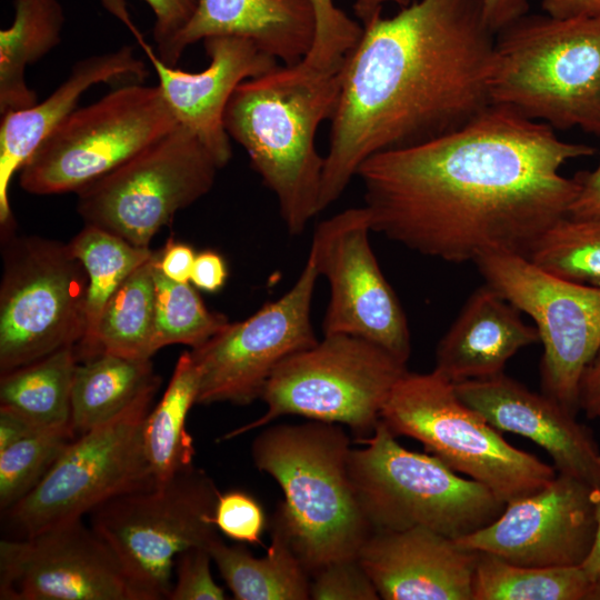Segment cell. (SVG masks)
Instances as JSON below:
<instances>
[{
  "instance_id": "7dc6e473",
  "label": "cell",
  "mask_w": 600,
  "mask_h": 600,
  "mask_svg": "<svg viewBox=\"0 0 600 600\" xmlns=\"http://www.w3.org/2000/svg\"><path fill=\"white\" fill-rule=\"evenodd\" d=\"M39 430L21 414L0 408V451Z\"/></svg>"
},
{
  "instance_id": "2e32d148",
  "label": "cell",
  "mask_w": 600,
  "mask_h": 600,
  "mask_svg": "<svg viewBox=\"0 0 600 600\" xmlns=\"http://www.w3.org/2000/svg\"><path fill=\"white\" fill-rule=\"evenodd\" d=\"M370 232L364 207L341 211L314 229L308 257L330 287L322 331L364 338L407 363L411 352L407 317L379 267Z\"/></svg>"
},
{
  "instance_id": "f907efd6",
  "label": "cell",
  "mask_w": 600,
  "mask_h": 600,
  "mask_svg": "<svg viewBox=\"0 0 600 600\" xmlns=\"http://www.w3.org/2000/svg\"><path fill=\"white\" fill-rule=\"evenodd\" d=\"M599 418H600V416H599Z\"/></svg>"
},
{
  "instance_id": "ba28073f",
  "label": "cell",
  "mask_w": 600,
  "mask_h": 600,
  "mask_svg": "<svg viewBox=\"0 0 600 600\" xmlns=\"http://www.w3.org/2000/svg\"><path fill=\"white\" fill-rule=\"evenodd\" d=\"M220 492L191 466L150 489L117 496L90 512V526L120 561L136 600L169 599L177 557L221 539Z\"/></svg>"
},
{
  "instance_id": "b9f144b4",
  "label": "cell",
  "mask_w": 600,
  "mask_h": 600,
  "mask_svg": "<svg viewBox=\"0 0 600 600\" xmlns=\"http://www.w3.org/2000/svg\"><path fill=\"white\" fill-rule=\"evenodd\" d=\"M228 270L223 258L211 250L196 256L191 282L200 290L216 292L226 283Z\"/></svg>"
},
{
  "instance_id": "f1b7e54d",
  "label": "cell",
  "mask_w": 600,
  "mask_h": 600,
  "mask_svg": "<svg viewBox=\"0 0 600 600\" xmlns=\"http://www.w3.org/2000/svg\"><path fill=\"white\" fill-rule=\"evenodd\" d=\"M198 372L190 351L180 354L169 384L143 426V446L156 484L193 466V439L187 417L197 403Z\"/></svg>"
},
{
  "instance_id": "5bb4252c",
  "label": "cell",
  "mask_w": 600,
  "mask_h": 600,
  "mask_svg": "<svg viewBox=\"0 0 600 600\" xmlns=\"http://www.w3.org/2000/svg\"><path fill=\"white\" fill-rule=\"evenodd\" d=\"M473 262L487 284L534 321L542 393L577 416L582 372L600 349V287L557 278L512 253Z\"/></svg>"
},
{
  "instance_id": "836d02e7",
  "label": "cell",
  "mask_w": 600,
  "mask_h": 600,
  "mask_svg": "<svg viewBox=\"0 0 600 600\" xmlns=\"http://www.w3.org/2000/svg\"><path fill=\"white\" fill-rule=\"evenodd\" d=\"M527 259L557 278L600 287V218L560 219L538 239Z\"/></svg>"
},
{
  "instance_id": "52a82bcc",
  "label": "cell",
  "mask_w": 600,
  "mask_h": 600,
  "mask_svg": "<svg viewBox=\"0 0 600 600\" xmlns=\"http://www.w3.org/2000/svg\"><path fill=\"white\" fill-rule=\"evenodd\" d=\"M380 420L396 437L418 440L428 453L506 503L541 490L556 478L553 467L506 441L434 369L407 370L387 398Z\"/></svg>"
},
{
  "instance_id": "d4e9b609",
  "label": "cell",
  "mask_w": 600,
  "mask_h": 600,
  "mask_svg": "<svg viewBox=\"0 0 600 600\" xmlns=\"http://www.w3.org/2000/svg\"><path fill=\"white\" fill-rule=\"evenodd\" d=\"M209 551L238 600L311 599V576L274 517L266 556L254 557L243 546H227L222 539L213 542Z\"/></svg>"
},
{
  "instance_id": "30bf717a",
  "label": "cell",
  "mask_w": 600,
  "mask_h": 600,
  "mask_svg": "<svg viewBox=\"0 0 600 600\" xmlns=\"http://www.w3.org/2000/svg\"><path fill=\"white\" fill-rule=\"evenodd\" d=\"M159 386L153 383L122 412L77 436L36 488L3 511L18 538L82 519L117 496L156 486L143 426Z\"/></svg>"
},
{
  "instance_id": "ab89813d",
  "label": "cell",
  "mask_w": 600,
  "mask_h": 600,
  "mask_svg": "<svg viewBox=\"0 0 600 600\" xmlns=\"http://www.w3.org/2000/svg\"><path fill=\"white\" fill-rule=\"evenodd\" d=\"M154 16L153 39L156 52L163 61L169 50L193 16L198 0H143Z\"/></svg>"
},
{
  "instance_id": "1f68e13d",
  "label": "cell",
  "mask_w": 600,
  "mask_h": 600,
  "mask_svg": "<svg viewBox=\"0 0 600 600\" xmlns=\"http://www.w3.org/2000/svg\"><path fill=\"white\" fill-rule=\"evenodd\" d=\"M154 257L156 252L123 281L108 301L98 327L97 356L108 353L150 359L156 352Z\"/></svg>"
},
{
  "instance_id": "277c9868",
  "label": "cell",
  "mask_w": 600,
  "mask_h": 600,
  "mask_svg": "<svg viewBox=\"0 0 600 600\" xmlns=\"http://www.w3.org/2000/svg\"><path fill=\"white\" fill-rule=\"evenodd\" d=\"M351 449L341 424L316 420L267 427L251 446L256 468L283 492L273 517L311 577L358 558L373 532L350 479Z\"/></svg>"
},
{
  "instance_id": "74e56055",
  "label": "cell",
  "mask_w": 600,
  "mask_h": 600,
  "mask_svg": "<svg viewBox=\"0 0 600 600\" xmlns=\"http://www.w3.org/2000/svg\"><path fill=\"white\" fill-rule=\"evenodd\" d=\"M219 532L238 542L259 544L267 520L261 504L244 491L220 493L213 516Z\"/></svg>"
},
{
  "instance_id": "d590c367",
  "label": "cell",
  "mask_w": 600,
  "mask_h": 600,
  "mask_svg": "<svg viewBox=\"0 0 600 600\" xmlns=\"http://www.w3.org/2000/svg\"><path fill=\"white\" fill-rule=\"evenodd\" d=\"M311 1L316 17V33L312 47L301 62L319 70L339 67L358 43L363 28L340 10L333 0Z\"/></svg>"
},
{
  "instance_id": "bcb514c9",
  "label": "cell",
  "mask_w": 600,
  "mask_h": 600,
  "mask_svg": "<svg viewBox=\"0 0 600 600\" xmlns=\"http://www.w3.org/2000/svg\"><path fill=\"white\" fill-rule=\"evenodd\" d=\"M543 11L559 19L600 18V0H540Z\"/></svg>"
},
{
  "instance_id": "e575fe53",
  "label": "cell",
  "mask_w": 600,
  "mask_h": 600,
  "mask_svg": "<svg viewBox=\"0 0 600 600\" xmlns=\"http://www.w3.org/2000/svg\"><path fill=\"white\" fill-rule=\"evenodd\" d=\"M76 437L71 424L41 429L0 451L2 512L36 488Z\"/></svg>"
},
{
  "instance_id": "4fadbf2b",
  "label": "cell",
  "mask_w": 600,
  "mask_h": 600,
  "mask_svg": "<svg viewBox=\"0 0 600 600\" xmlns=\"http://www.w3.org/2000/svg\"><path fill=\"white\" fill-rule=\"evenodd\" d=\"M218 169L200 140L178 124L80 189L77 210L84 224L149 248L153 236L179 210L211 190Z\"/></svg>"
},
{
  "instance_id": "484cf974",
  "label": "cell",
  "mask_w": 600,
  "mask_h": 600,
  "mask_svg": "<svg viewBox=\"0 0 600 600\" xmlns=\"http://www.w3.org/2000/svg\"><path fill=\"white\" fill-rule=\"evenodd\" d=\"M10 27L0 31L1 116L37 103L28 87L26 68L59 44L64 24L58 0H14Z\"/></svg>"
},
{
  "instance_id": "9a60e30c",
  "label": "cell",
  "mask_w": 600,
  "mask_h": 600,
  "mask_svg": "<svg viewBox=\"0 0 600 600\" xmlns=\"http://www.w3.org/2000/svg\"><path fill=\"white\" fill-rule=\"evenodd\" d=\"M319 274L307 262L293 286L243 321L228 323L190 351L198 372L197 403L249 404L261 399L274 369L318 342L311 303Z\"/></svg>"
},
{
  "instance_id": "83f0119b",
  "label": "cell",
  "mask_w": 600,
  "mask_h": 600,
  "mask_svg": "<svg viewBox=\"0 0 600 600\" xmlns=\"http://www.w3.org/2000/svg\"><path fill=\"white\" fill-rule=\"evenodd\" d=\"M68 247L88 273L84 332L74 347L78 362H81L97 356L98 327L108 301L154 252L90 224H84Z\"/></svg>"
},
{
  "instance_id": "4dcf8cb0",
  "label": "cell",
  "mask_w": 600,
  "mask_h": 600,
  "mask_svg": "<svg viewBox=\"0 0 600 600\" xmlns=\"http://www.w3.org/2000/svg\"><path fill=\"white\" fill-rule=\"evenodd\" d=\"M77 364L74 347L70 346L1 373L0 408L21 414L41 429L70 424Z\"/></svg>"
},
{
  "instance_id": "7a4b0ae2",
  "label": "cell",
  "mask_w": 600,
  "mask_h": 600,
  "mask_svg": "<svg viewBox=\"0 0 600 600\" xmlns=\"http://www.w3.org/2000/svg\"><path fill=\"white\" fill-rule=\"evenodd\" d=\"M362 28L341 69L320 212L371 156L449 134L492 104L483 0H419Z\"/></svg>"
},
{
  "instance_id": "cb8c5ba5",
  "label": "cell",
  "mask_w": 600,
  "mask_h": 600,
  "mask_svg": "<svg viewBox=\"0 0 600 600\" xmlns=\"http://www.w3.org/2000/svg\"><path fill=\"white\" fill-rule=\"evenodd\" d=\"M540 341L536 326L489 284L478 288L439 341L434 370L453 384L503 373L521 348Z\"/></svg>"
},
{
  "instance_id": "ee69618b",
  "label": "cell",
  "mask_w": 600,
  "mask_h": 600,
  "mask_svg": "<svg viewBox=\"0 0 600 600\" xmlns=\"http://www.w3.org/2000/svg\"><path fill=\"white\" fill-rule=\"evenodd\" d=\"M579 408L589 419L600 416V349L582 372L579 383Z\"/></svg>"
},
{
  "instance_id": "8992f818",
  "label": "cell",
  "mask_w": 600,
  "mask_h": 600,
  "mask_svg": "<svg viewBox=\"0 0 600 600\" xmlns=\"http://www.w3.org/2000/svg\"><path fill=\"white\" fill-rule=\"evenodd\" d=\"M351 449L349 474L373 531L422 527L460 539L490 524L506 502L482 483L457 474L432 454L401 447L380 420Z\"/></svg>"
},
{
  "instance_id": "e0dca14e",
  "label": "cell",
  "mask_w": 600,
  "mask_h": 600,
  "mask_svg": "<svg viewBox=\"0 0 600 600\" xmlns=\"http://www.w3.org/2000/svg\"><path fill=\"white\" fill-rule=\"evenodd\" d=\"M2 600H136L111 548L82 519L0 542Z\"/></svg>"
},
{
  "instance_id": "3957f363",
  "label": "cell",
  "mask_w": 600,
  "mask_h": 600,
  "mask_svg": "<svg viewBox=\"0 0 600 600\" xmlns=\"http://www.w3.org/2000/svg\"><path fill=\"white\" fill-rule=\"evenodd\" d=\"M342 66L319 70L301 61L278 64L242 81L224 111L226 131L248 153L294 236L320 212L324 157L317 151L316 134L336 112Z\"/></svg>"
},
{
  "instance_id": "681fc988",
  "label": "cell",
  "mask_w": 600,
  "mask_h": 600,
  "mask_svg": "<svg viewBox=\"0 0 600 600\" xmlns=\"http://www.w3.org/2000/svg\"><path fill=\"white\" fill-rule=\"evenodd\" d=\"M362 2L364 3H368V4H382V3H386V2H394V1H399V0H361Z\"/></svg>"
},
{
  "instance_id": "4316f807",
  "label": "cell",
  "mask_w": 600,
  "mask_h": 600,
  "mask_svg": "<svg viewBox=\"0 0 600 600\" xmlns=\"http://www.w3.org/2000/svg\"><path fill=\"white\" fill-rule=\"evenodd\" d=\"M158 381L150 359L101 353L78 362L70 418L76 436L112 419Z\"/></svg>"
},
{
  "instance_id": "44dd1931",
  "label": "cell",
  "mask_w": 600,
  "mask_h": 600,
  "mask_svg": "<svg viewBox=\"0 0 600 600\" xmlns=\"http://www.w3.org/2000/svg\"><path fill=\"white\" fill-rule=\"evenodd\" d=\"M478 551L433 530L373 531L358 560L384 600H472Z\"/></svg>"
},
{
  "instance_id": "8fae6325",
  "label": "cell",
  "mask_w": 600,
  "mask_h": 600,
  "mask_svg": "<svg viewBox=\"0 0 600 600\" xmlns=\"http://www.w3.org/2000/svg\"><path fill=\"white\" fill-rule=\"evenodd\" d=\"M1 373L76 347L86 324L88 273L68 244L1 230Z\"/></svg>"
},
{
  "instance_id": "f35d334b",
  "label": "cell",
  "mask_w": 600,
  "mask_h": 600,
  "mask_svg": "<svg viewBox=\"0 0 600 600\" xmlns=\"http://www.w3.org/2000/svg\"><path fill=\"white\" fill-rule=\"evenodd\" d=\"M211 561L208 548L193 547L182 551L176 559V581L169 600L227 599L223 589L212 578Z\"/></svg>"
},
{
  "instance_id": "60d3db41",
  "label": "cell",
  "mask_w": 600,
  "mask_h": 600,
  "mask_svg": "<svg viewBox=\"0 0 600 600\" xmlns=\"http://www.w3.org/2000/svg\"><path fill=\"white\" fill-rule=\"evenodd\" d=\"M574 177L580 183V189L569 208L568 217L600 218V162L593 171H581Z\"/></svg>"
},
{
  "instance_id": "ffe728a7",
  "label": "cell",
  "mask_w": 600,
  "mask_h": 600,
  "mask_svg": "<svg viewBox=\"0 0 600 600\" xmlns=\"http://www.w3.org/2000/svg\"><path fill=\"white\" fill-rule=\"evenodd\" d=\"M459 398L500 431L532 440L559 473L600 486V450L576 414L544 393L530 391L504 373L454 384Z\"/></svg>"
},
{
  "instance_id": "f546056e",
  "label": "cell",
  "mask_w": 600,
  "mask_h": 600,
  "mask_svg": "<svg viewBox=\"0 0 600 600\" xmlns=\"http://www.w3.org/2000/svg\"><path fill=\"white\" fill-rule=\"evenodd\" d=\"M472 600H600L582 566L524 567L478 551Z\"/></svg>"
},
{
  "instance_id": "c3c4849f",
  "label": "cell",
  "mask_w": 600,
  "mask_h": 600,
  "mask_svg": "<svg viewBox=\"0 0 600 600\" xmlns=\"http://www.w3.org/2000/svg\"><path fill=\"white\" fill-rule=\"evenodd\" d=\"M591 499L597 522L596 539L588 558L581 566L590 577L600 579V486L592 488Z\"/></svg>"
},
{
  "instance_id": "f6af8a7d",
  "label": "cell",
  "mask_w": 600,
  "mask_h": 600,
  "mask_svg": "<svg viewBox=\"0 0 600 600\" xmlns=\"http://www.w3.org/2000/svg\"><path fill=\"white\" fill-rule=\"evenodd\" d=\"M484 16L494 33L529 11L528 0H483Z\"/></svg>"
},
{
  "instance_id": "d6986e66",
  "label": "cell",
  "mask_w": 600,
  "mask_h": 600,
  "mask_svg": "<svg viewBox=\"0 0 600 600\" xmlns=\"http://www.w3.org/2000/svg\"><path fill=\"white\" fill-rule=\"evenodd\" d=\"M132 31L158 76V87L179 124L189 129L210 152L219 168L232 156L224 128L227 104L244 80L261 76L278 66L249 39L217 36L203 40L210 62L199 72H188L164 63L114 0L104 1Z\"/></svg>"
},
{
  "instance_id": "7402d4cb",
  "label": "cell",
  "mask_w": 600,
  "mask_h": 600,
  "mask_svg": "<svg viewBox=\"0 0 600 600\" xmlns=\"http://www.w3.org/2000/svg\"><path fill=\"white\" fill-rule=\"evenodd\" d=\"M149 74L132 47L90 56L76 62L68 78L43 101L2 116L0 126V224L13 227L9 186L48 134L77 108L91 87L118 80L142 82Z\"/></svg>"
},
{
  "instance_id": "ac0fdd59",
  "label": "cell",
  "mask_w": 600,
  "mask_h": 600,
  "mask_svg": "<svg viewBox=\"0 0 600 600\" xmlns=\"http://www.w3.org/2000/svg\"><path fill=\"white\" fill-rule=\"evenodd\" d=\"M591 492L587 482L559 473L541 490L507 502L490 524L457 540L517 566H581L597 531Z\"/></svg>"
},
{
  "instance_id": "7c38bea8",
  "label": "cell",
  "mask_w": 600,
  "mask_h": 600,
  "mask_svg": "<svg viewBox=\"0 0 600 600\" xmlns=\"http://www.w3.org/2000/svg\"><path fill=\"white\" fill-rule=\"evenodd\" d=\"M160 88L131 82L76 109L21 168L32 194L78 192L178 126Z\"/></svg>"
},
{
  "instance_id": "8d00e7d4",
  "label": "cell",
  "mask_w": 600,
  "mask_h": 600,
  "mask_svg": "<svg viewBox=\"0 0 600 600\" xmlns=\"http://www.w3.org/2000/svg\"><path fill=\"white\" fill-rule=\"evenodd\" d=\"M313 600H378L379 593L358 558L331 562L311 577Z\"/></svg>"
},
{
  "instance_id": "603a6c76",
  "label": "cell",
  "mask_w": 600,
  "mask_h": 600,
  "mask_svg": "<svg viewBox=\"0 0 600 600\" xmlns=\"http://www.w3.org/2000/svg\"><path fill=\"white\" fill-rule=\"evenodd\" d=\"M314 33L311 0H198L163 62L177 66L190 44L232 36L249 39L282 64L293 66L310 51Z\"/></svg>"
},
{
  "instance_id": "5b68a950",
  "label": "cell",
  "mask_w": 600,
  "mask_h": 600,
  "mask_svg": "<svg viewBox=\"0 0 600 600\" xmlns=\"http://www.w3.org/2000/svg\"><path fill=\"white\" fill-rule=\"evenodd\" d=\"M492 103L600 137V18L524 14L496 33Z\"/></svg>"
},
{
  "instance_id": "6da1fadb",
  "label": "cell",
  "mask_w": 600,
  "mask_h": 600,
  "mask_svg": "<svg viewBox=\"0 0 600 600\" xmlns=\"http://www.w3.org/2000/svg\"><path fill=\"white\" fill-rule=\"evenodd\" d=\"M596 151L492 103L457 131L371 156L357 177L372 232L453 263L490 252L528 258L579 192L561 167Z\"/></svg>"
},
{
  "instance_id": "7bdbcfd3",
  "label": "cell",
  "mask_w": 600,
  "mask_h": 600,
  "mask_svg": "<svg viewBox=\"0 0 600 600\" xmlns=\"http://www.w3.org/2000/svg\"><path fill=\"white\" fill-rule=\"evenodd\" d=\"M196 254L191 247L169 240L166 247L158 251V266L163 274L180 283L190 281Z\"/></svg>"
},
{
  "instance_id": "d6a6232c",
  "label": "cell",
  "mask_w": 600,
  "mask_h": 600,
  "mask_svg": "<svg viewBox=\"0 0 600 600\" xmlns=\"http://www.w3.org/2000/svg\"><path fill=\"white\" fill-rule=\"evenodd\" d=\"M153 277L156 352L177 343L197 348L229 323L224 314L212 312L206 307L189 282L180 283L167 278L158 266V252L154 257Z\"/></svg>"
},
{
  "instance_id": "9c48e42d",
  "label": "cell",
  "mask_w": 600,
  "mask_h": 600,
  "mask_svg": "<svg viewBox=\"0 0 600 600\" xmlns=\"http://www.w3.org/2000/svg\"><path fill=\"white\" fill-rule=\"evenodd\" d=\"M407 363L381 346L347 333L323 334L313 346L286 358L269 378L261 399L266 412L226 433L221 440L296 414L344 424L357 442L369 438Z\"/></svg>"
}]
</instances>
